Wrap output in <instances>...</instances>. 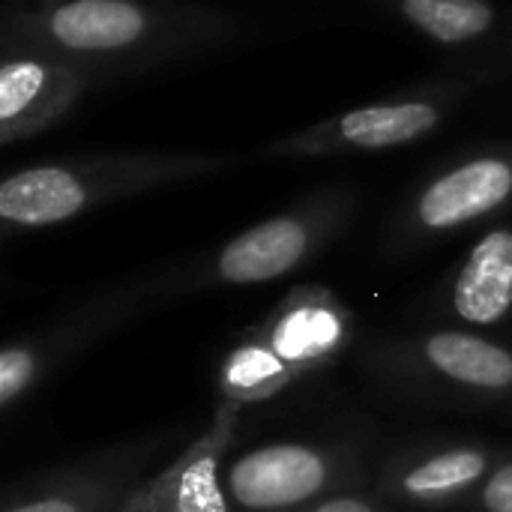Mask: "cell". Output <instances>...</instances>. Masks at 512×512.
I'll list each match as a JSON object with an SVG mask.
<instances>
[{"label": "cell", "instance_id": "1", "mask_svg": "<svg viewBox=\"0 0 512 512\" xmlns=\"http://www.w3.org/2000/svg\"><path fill=\"white\" fill-rule=\"evenodd\" d=\"M348 330V315L324 288H297L225 363L222 390L231 402L279 393L294 378L327 363Z\"/></svg>", "mask_w": 512, "mask_h": 512}, {"label": "cell", "instance_id": "2", "mask_svg": "<svg viewBox=\"0 0 512 512\" xmlns=\"http://www.w3.org/2000/svg\"><path fill=\"white\" fill-rule=\"evenodd\" d=\"M336 477L327 453L309 444L258 447L225 474V495L243 512H291L321 498Z\"/></svg>", "mask_w": 512, "mask_h": 512}, {"label": "cell", "instance_id": "3", "mask_svg": "<svg viewBox=\"0 0 512 512\" xmlns=\"http://www.w3.org/2000/svg\"><path fill=\"white\" fill-rule=\"evenodd\" d=\"M234 408L237 402H228L219 426H213V432L174 462L153 486L135 495L123 512H228V495L219 483V453L228 444Z\"/></svg>", "mask_w": 512, "mask_h": 512}, {"label": "cell", "instance_id": "4", "mask_svg": "<svg viewBox=\"0 0 512 512\" xmlns=\"http://www.w3.org/2000/svg\"><path fill=\"white\" fill-rule=\"evenodd\" d=\"M312 246V231L294 216L267 219L234 237L216 258L213 279L222 285H258L291 273Z\"/></svg>", "mask_w": 512, "mask_h": 512}, {"label": "cell", "instance_id": "5", "mask_svg": "<svg viewBox=\"0 0 512 512\" xmlns=\"http://www.w3.org/2000/svg\"><path fill=\"white\" fill-rule=\"evenodd\" d=\"M510 192V165L504 159H477L435 180L423 192L417 216L429 231L459 228L501 207L510 198Z\"/></svg>", "mask_w": 512, "mask_h": 512}, {"label": "cell", "instance_id": "6", "mask_svg": "<svg viewBox=\"0 0 512 512\" xmlns=\"http://www.w3.org/2000/svg\"><path fill=\"white\" fill-rule=\"evenodd\" d=\"M453 312L471 327H495L512 312V231L486 234L453 285Z\"/></svg>", "mask_w": 512, "mask_h": 512}, {"label": "cell", "instance_id": "7", "mask_svg": "<svg viewBox=\"0 0 512 512\" xmlns=\"http://www.w3.org/2000/svg\"><path fill=\"white\" fill-rule=\"evenodd\" d=\"M90 195L66 168H30L0 186V216L21 228H45L78 216Z\"/></svg>", "mask_w": 512, "mask_h": 512}, {"label": "cell", "instance_id": "8", "mask_svg": "<svg viewBox=\"0 0 512 512\" xmlns=\"http://www.w3.org/2000/svg\"><path fill=\"white\" fill-rule=\"evenodd\" d=\"M423 357L441 378L459 387L486 393L512 390V351L483 336L462 330L432 333L423 339Z\"/></svg>", "mask_w": 512, "mask_h": 512}, {"label": "cell", "instance_id": "9", "mask_svg": "<svg viewBox=\"0 0 512 512\" xmlns=\"http://www.w3.org/2000/svg\"><path fill=\"white\" fill-rule=\"evenodd\" d=\"M492 474V456L483 447L438 450L399 471L390 492L411 504H447L468 495Z\"/></svg>", "mask_w": 512, "mask_h": 512}, {"label": "cell", "instance_id": "10", "mask_svg": "<svg viewBox=\"0 0 512 512\" xmlns=\"http://www.w3.org/2000/svg\"><path fill=\"white\" fill-rule=\"evenodd\" d=\"M51 33L66 48H120L144 33V12L129 0H72L54 9Z\"/></svg>", "mask_w": 512, "mask_h": 512}, {"label": "cell", "instance_id": "11", "mask_svg": "<svg viewBox=\"0 0 512 512\" xmlns=\"http://www.w3.org/2000/svg\"><path fill=\"white\" fill-rule=\"evenodd\" d=\"M438 123V111L432 105L408 102V105H372L357 108L342 117V138L357 147H393L420 138Z\"/></svg>", "mask_w": 512, "mask_h": 512}, {"label": "cell", "instance_id": "12", "mask_svg": "<svg viewBox=\"0 0 512 512\" xmlns=\"http://www.w3.org/2000/svg\"><path fill=\"white\" fill-rule=\"evenodd\" d=\"M408 18L441 42H465L492 24V9L483 0H402Z\"/></svg>", "mask_w": 512, "mask_h": 512}, {"label": "cell", "instance_id": "13", "mask_svg": "<svg viewBox=\"0 0 512 512\" xmlns=\"http://www.w3.org/2000/svg\"><path fill=\"white\" fill-rule=\"evenodd\" d=\"M45 66L33 60H15L6 63L0 72V120H15L21 111L33 105V99L45 87Z\"/></svg>", "mask_w": 512, "mask_h": 512}, {"label": "cell", "instance_id": "14", "mask_svg": "<svg viewBox=\"0 0 512 512\" xmlns=\"http://www.w3.org/2000/svg\"><path fill=\"white\" fill-rule=\"evenodd\" d=\"M42 366L33 351V345L15 342L0 351V405H12L18 396L30 390V384L39 378Z\"/></svg>", "mask_w": 512, "mask_h": 512}, {"label": "cell", "instance_id": "15", "mask_svg": "<svg viewBox=\"0 0 512 512\" xmlns=\"http://www.w3.org/2000/svg\"><path fill=\"white\" fill-rule=\"evenodd\" d=\"M480 512H512V462L498 465L477 489Z\"/></svg>", "mask_w": 512, "mask_h": 512}, {"label": "cell", "instance_id": "16", "mask_svg": "<svg viewBox=\"0 0 512 512\" xmlns=\"http://www.w3.org/2000/svg\"><path fill=\"white\" fill-rule=\"evenodd\" d=\"M96 504L87 495H72L69 489L63 492H48L39 498H30L18 507H9L6 512H93Z\"/></svg>", "mask_w": 512, "mask_h": 512}, {"label": "cell", "instance_id": "17", "mask_svg": "<svg viewBox=\"0 0 512 512\" xmlns=\"http://www.w3.org/2000/svg\"><path fill=\"white\" fill-rule=\"evenodd\" d=\"M306 512H381L375 504H369V501H363V498H348V495H342V498H330V501H324V504H318V507H312V510Z\"/></svg>", "mask_w": 512, "mask_h": 512}]
</instances>
